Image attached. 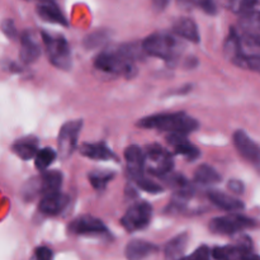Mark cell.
<instances>
[{
  "mask_svg": "<svg viewBox=\"0 0 260 260\" xmlns=\"http://www.w3.org/2000/svg\"><path fill=\"white\" fill-rule=\"evenodd\" d=\"M194 180L196 183L201 185H213L221 182V175L215 168H212L211 165L203 164L196 170Z\"/></svg>",
  "mask_w": 260,
  "mask_h": 260,
  "instance_id": "obj_23",
  "label": "cell"
},
{
  "mask_svg": "<svg viewBox=\"0 0 260 260\" xmlns=\"http://www.w3.org/2000/svg\"><path fill=\"white\" fill-rule=\"evenodd\" d=\"M137 126L142 127V128L167 131L169 134L188 135L196 131L200 123L197 119L188 116L184 112H175V113H159L145 117L137 122Z\"/></svg>",
  "mask_w": 260,
  "mask_h": 260,
  "instance_id": "obj_2",
  "label": "cell"
},
{
  "mask_svg": "<svg viewBox=\"0 0 260 260\" xmlns=\"http://www.w3.org/2000/svg\"><path fill=\"white\" fill-rule=\"evenodd\" d=\"M208 200L216 207L221 208V210L230 211V212L244 210V207H245L244 202H241L240 200L233 197V196L226 194V193L218 192V190H211V192H208Z\"/></svg>",
  "mask_w": 260,
  "mask_h": 260,
  "instance_id": "obj_17",
  "label": "cell"
},
{
  "mask_svg": "<svg viewBox=\"0 0 260 260\" xmlns=\"http://www.w3.org/2000/svg\"><path fill=\"white\" fill-rule=\"evenodd\" d=\"M228 188L234 194H243L244 193V183L238 179H231L228 183Z\"/></svg>",
  "mask_w": 260,
  "mask_h": 260,
  "instance_id": "obj_34",
  "label": "cell"
},
{
  "mask_svg": "<svg viewBox=\"0 0 260 260\" xmlns=\"http://www.w3.org/2000/svg\"><path fill=\"white\" fill-rule=\"evenodd\" d=\"M240 24L244 30L260 33V2L256 0L248 12L241 14Z\"/></svg>",
  "mask_w": 260,
  "mask_h": 260,
  "instance_id": "obj_22",
  "label": "cell"
},
{
  "mask_svg": "<svg viewBox=\"0 0 260 260\" xmlns=\"http://www.w3.org/2000/svg\"><path fill=\"white\" fill-rule=\"evenodd\" d=\"M188 234H179L174 236L172 240L167 243L164 248V254L167 259H178L184 255V251L188 246Z\"/></svg>",
  "mask_w": 260,
  "mask_h": 260,
  "instance_id": "obj_21",
  "label": "cell"
},
{
  "mask_svg": "<svg viewBox=\"0 0 260 260\" xmlns=\"http://www.w3.org/2000/svg\"><path fill=\"white\" fill-rule=\"evenodd\" d=\"M2 30L8 38L14 40L17 37V27L12 19H4L2 22Z\"/></svg>",
  "mask_w": 260,
  "mask_h": 260,
  "instance_id": "obj_32",
  "label": "cell"
},
{
  "mask_svg": "<svg viewBox=\"0 0 260 260\" xmlns=\"http://www.w3.org/2000/svg\"><path fill=\"white\" fill-rule=\"evenodd\" d=\"M35 256L40 260H50V259H52L53 254H52V250H51V249L46 248V246H41V248L36 249Z\"/></svg>",
  "mask_w": 260,
  "mask_h": 260,
  "instance_id": "obj_35",
  "label": "cell"
},
{
  "mask_svg": "<svg viewBox=\"0 0 260 260\" xmlns=\"http://www.w3.org/2000/svg\"><path fill=\"white\" fill-rule=\"evenodd\" d=\"M41 55V48L38 42L36 41L35 36L29 30H25L20 37V51H19V57L23 63H29L36 62Z\"/></svg>",
  "mask_w": 260,
  "mask_h": 260,
  "instance_id": "obj_12",
  "label": "cell"
},
{
  "mask_svg": "<svg viewBox=\"0 0 260 260\" xmlns=\"http://www.w3.org/2000/svg\"><path fill=\"white\" fill-rule=\"evenodd\" d=\"M142 50L165 61H174L182 52L183 45L172 33L156 32L142 42Z\"/></svg>",
  "mask_w": 260,
  "mask_h": 260,
  "instance_id": "obj_3",
  "label": "cell"
},
{
  "mask_svg": "<svg viewBox=\"0 0 260 260\" xmlns=\"http://www.w3.org/2000/svg\"><path fill=\"white\" fill-rule=\"evenodd\" d=\"M211 256V251L207 246H201L198 248L194 253L190 255V258L193 259H208Z\"/></svg>",
  "mask_w": 260,
  "mask_h": 260,
  "instance_id": "obj_36",
  "label": "cell"
},
{
  "mask_svg": "<svg viewBox=\"0 0 260 260\" xmlns=\"http://www.w3.org/2000/svg\"><path fill=\"white\" fill-rule=\"evenodd\" d=\"M241 52H243V50H241V36H239L238 32L231 28L230 35L225 42V55L230 60H233Z\"/></svg>",
  "mask_w": 260,
  "mask_h": 260,
  "instance_id": "obj_26",
  "label": "cell"
},
{
  "mask_svg": "<svg viewBox=\"0 0 260 260\" xmlns=\"http://www.w3.org/2000/svg\"><path fill=\"white\" fill-rule=\"evenodd\" d=\"M12 150L22 160H30L38 152V140L35 136L22 137L13 144Z\"/></svg>",
  "mask_w": 260,
  "mask_h": 260,
  "instance_id": "obj_18",
  "label": "cell"
},
{
  "mask_svg": "<svg viewBox=\"0 0 260 260\" xmlns=\"http://www.w3.org/2000/svg\"><path fill=\"white\" fill-rule=\"evenodd\" d=\"M41 179V188H42V194H47V193L56 192L60 189L61 184H62V174L56 170H51V172H46L40 177Z\"/></svg>",
  "mask_w": 260,
  "mask_h": 260,
  "instance_id": "obj_24",
  "label": "cell"
},
{
  "mask_svg": "<svg viewBox=\"0 0 260 260\" xmlns=\"http://www.w3.org/2000/svg\"><path fill=\"white\" fill-rule=\"evenodd\" d=\"M255 2L256 0H229V8L234 13L241 15L245 12H248L255 4Z\"/></svg>",
  "mask_w": 260,
  "mask_h": 260,
  "instance_id": "obj_30",
  "label": "cell"
},
{
  "mask_svg": "<svg viewBox=\"0 0 260 260\" xmlns=\"http://www.w3.org/2000/svg\"><path fill=\"white\" fill-rule=\"evenodd\" d=\"M56 156V151L51 147H45V149L38 150V152L36 154L35 156V165L38 170H45L55 161Z\"/></svg>",
  "mask_w": 260,
  "mask_h": 260,
  "instance_id": "obj_27",
  "label": "cell"
},
{
  "mask_svg": "<svg viewBox=\"0 0 260 260\" xmlns=\"http://www.w3.org/2000/svg\"><path fill=\"white\" fill-rule=\"evenodd\" d=\"M80 152L85 157L93 160H111L116 157L106 142H95V144L86 142L80 146Z\"/></svg>",
  "mask_w": 260,
  "mask_h": 260,
  "instance_id": "obj_20",
  "label": "cell"
},
{
  "mask_svg": "<svg viewBox=\"0 0 260 260\" xmlns=\"http://www.w3.org/2000/svg\"><path fill=\"white\" fill-rule=\"evenodd\" d=\"M234 144L239 154L250 162L258 165L260 162V147L244 131L239 129L234 134Z\"/></svg>",
  "mask_w": 260,
  "mask_h": 260,
  "instance_id": "obj_11",
  "label": "cell"
},
{
  "mask_svg": "<svg viewBox=\"0 0 260 260\" xmlns=\"http://www.w3.org/2000/svg\"><path fill=\"white\" fill-rule=\"evenodd\" d=\"M127 170L132 178L140 177L145 170V151L139 145H131L124 151Z\"/></svg>",
  "mask_w": 260,
  "mask_h": 260,
  "instance_id": "obj_13",
  "label": "cell"
},
{
  "mask_svg": "<svg viewBox=\"0 0 260 260\" xmlns=\"http://www.w3.org/2000/svg\"><path fill=\"white\" fill-rule=\"evenodd\" d=\"M255 221L243 215H228L213 218L210 222V230L217 235H234L245 229L254 228Z\"/></svg>",
  "mask_w": 260,
  "mask_h": 260,
  "instance_id": "obj_6",
  "label": "cell"
},
{
  "mask_svg": "<svg viewBox=\"0 0 260 260\" xmlns=\"http://www.w3.org/2000/svg\"><path fill=\"white\" fill-rule=\"evenodd\" d=\"M135 182H136V184L139 185L140 188H141L142 190H145V192L147 193H152V194H157V193H161L162 190V187L160 184H157L155 180L152 179H149V178L144 177V174L140 175V177H136L134 178Z\"/></svg>",
  "mask_w": 260,
  "mask_h": 260,
  "instance_id": "obj_29",
  "label": "cell"
},
{
  "mask_svg": "<svg viewBox=\"0 0 260 260\" xmlns=\"http://www.w3.org/2000/svg\"><path fill=\"white\" fill-rule=\"evenodd\" d=\"M170 0H152V4H154V8L156 10H164L165 8L168 7Z\"/></svg>",
  "mask_w": 260,
  "mask_h": 260,
  "instance_id": "obj_37",
  "label": "cell"
},
{
  "mask_svg": "<svg viewBox=\"0 0 260 260\" xmlns=\"http://www.w3.org/2000/svg\"><path fill=\"white\" fill-rule=\"evenodd\" d=\"M69 202H70L69 196L56 190V192H51L43 196L38 205V210L46 216H57L68 207Z\"/></svg>",
  "mask_w": 260,
  "mask_h": 260,
  "instance_id": "obj_10",
  "label": "cell"
},
{
  "mask_svg": "<svg viewBox=\"0 0 260 260\" xmlns=\"http://www.w3.org/2000/svg\"><path fill=\"white\" fill-rule=\"evenodd\" d=\"M43 43L46 47V53L53 66L61 70H70L71 69V51L65 37L58 35L41 32Z\"/></svg>",
  "mask_w": 260,
  "mask_h": 260,
  "instance_id": "obj_4",
  "label": "cell"
},
{
  "mask_svg": "<svg viewBox=\"0 0 260 260\" xmlns=\"http://www.w3.org/2000/svg\"><path fill=\"white\" fill-rule=\"evenodd\" d=\"M37 14L42 20L48 23H56V24L68 25L65 15L61 12L60 8L57 7L53 0H46V2H40L37 5Z\"/></svg>",
  "mask_w": 260,
  "mask_h": 260,
  "instance_id": "obj_15",
  "label": "cell"
},
{
  "mask_svg": "<svg viewBox=\"0 0 260 260\" xmlns=\"http://www.w3.org/2000/svg\"><path fill=\"white\" fill-rule=\"evenodd\" d=\"M167 141L169 142V145L174 149L177 154L183 155L188 160H196L201 155L200 150L188 141L184 134H169L167 137Z\"/></svg>",
  "mask_w": 260,
  "mask_h": 260,
  "instance_id": "obj_14",
  "label": "cell"
},
{
  "mask_svg": "<svg viewBox=\"0 0 260 260\" xmlns=\"http://www.w3.org/2000/svg\"><path fill=\"white\" fill-rule=\"evenodd\" d=\"M174 168V159L172 154L157 144L149 145L145 151V169L152 175L164 177L172 173Z\"/></svg>",
  "mask_w": 260,
  "mask_h": 260,
  "instance_id": "obj_5",
  "label": "cell"
},
{
  "mask_svg": "<svg viewBox=\"0 0 260 260\" xmlns=\"http://www.w3.org/2000/svg\"><path fill=\"white\" fill-rule=\"evenodd\" d=\"M159 250L156 245L144 240H132L126 246V256L131 260L144 259Z\"/></svg>",
  "mask_w": 260,
  "mask_h": 260,
  "instance_id": "obj_19",
  "label": "cell"
},
{
  "mask_svg": "<svg viewBox=\"0 0 260 260\" xmlns=\"http://www.w3.org/2000/svg\"><path fill=\"white\" fill-rule=\"evenodd\" d=\"M231 61L239 68L248 69V70L260 74V55H246L241 52Z\"/></svg>",
  "mask_w": 260,
  "mask_h": 260,
  "instance_id": "obj_25",
  "label": "cell"
},
{
  "mask_svg": "<svg viewBox=\"0 0 260 260\" xmlns=\"http://www.w3.org/2000/svg\"><path fill=\"white\" fill-rule=\"evenodd\" d=\"M258 165H259V167H260V162H259V164H258Z\"/></svg>",
  "mask_w": 260,
  "mask_h": 260,
  "instance_id": "obj_39",
  "label": "cell"
},
{
  "mask_svg": "<svg viewBox=\"0 0 260 260\" xmlns=\"http://www.w3.org/2000/svg\"><path fill=\"white\" fill-rule=\"evenodd\" d=\"M69 231L75 235H99L106 233L107 228L99 218L84 215L76 217L69 225Z\"/></svg>",
  "mask_w": 260,
  "mask_h": 260,
  "instance_id": "obj_9",
  "label": "cell"
},
{
  "mask_svg": "<svg viewBox=\"0 0 260 260\" xmlns=\"http://www.w3.org/2000/svg\"><path fill=\"white\" fill-rule=\"evenodd\" d=\"M177 2L178 5H179L180 8H183V9H190L193 3H194V0H177Z\"/></svg>",
  "mask_w": 260,
  "mask_h": 260,
  "instance_id": "obj_38",
  "label": "cell"
},
{
  "mask_svg": "<svg viewBox=\"0 0 260 260\" xmlns=\"http://www.w3.org/2000/svg\"><path fill=\"white\" fill-rule=\"evenodd\" d=\"M173 30H174L175 35L184 38V40L190 41V42L198 43L201 40L200 30H198L197 24H196L194 20L190 19V18H178V19L173 23Z\"/></svg>",
  "mask_w": 260,
  "mask_h": 260,
  "instance_id": "obj_16",
  "label": "cell"
},
{
  "mask_svg": "<svg viewBox=\"0 0 260 260\" xmlns=\"http://www.w3.org/2000/svg\"><path fill=\"white\" fill-rule=\"evenodd\" d=\"M83 127V121L76 119V121L68 122L61 127V131L58 134V154L62 159H68L78 145V137Z\"/></svg>",
  "mask_w": 260,
  "mask_h": 260,
  "instance_id": "obj_8",
  "label": "cell"
},
{
  "mask_svg": "<svg viewBox=\"0 0 260 260\" xmlns=\"http://www.w3.org/2000/svg\"><path fill=\"white\" fill-rule=\"evenodd\" d=\"M135 58V47L132 45H127L118 47L117 50H106L101 52L94 60V65L98 70L106 74L134 78L137 73Z\"/></svg>",
  "mask_w": 260,
  "mask_h": 260,
  "instance_id": "obj_1",
  "label": "cell"
},
{
  "mask_svg": "<svg viewBox=\"0 0 260 260\" xmlns=\"http://www.w3.org/2000/svg\"><path fill=\"white\" fill-rule=\"evenodd\" d=\"M108 38L106 32L103 30H99V32L93 33V35H89L85 40V45L88 48H95L98 46L103 45L106 42V40Z\"/></svg>",
  "mask_w": 260,
  "mask_h": 260,
  "instance_id": "obj_31",
  "label": "cell"
},
{
  "mask_svg": "<svg viewBox=\"0 0 260 260\" xmlns=\"http://www.w3.org/2000/svg\"><path fill=\"white\" fill-rule=\"evenodd\" d=\"M114 178V173L106 170H94L89 174V182L95 189H104L109 182Z\"/></svg>",
  "mask_w": 260,
  "mask_h": 260,
  "instance_id": "obj_28",
  "label": "cell"
},
{
  "mask_svg": "<svg viewBox=\"0 0 260 260\" xmlns=\"http://www.w3.org/2000/svg\"><path fill=\"white\" fill-rule=\"evenodd\" d=\"M152 217V207L147 202H139L131 206L122 217L121 223L128 233L144 230Z\"/></svg>",
  "mask_w": 260,
  "mask_h": 260,
  "instance_id": "obj_7",
  "label": "cell"
},
{
  "mask_svg": "<svg viewBox=\"0 0 260 260\" xmlns=\"http://www.w3.org/2000/svg\"><path fill=\"white\" fill-rule=\"evenodd\" d=\"M197 4L207 14L215 15L217 13V4L215 0H197Z\"/></svg>",
  "mask_w": 260,
  "mask_h": 260,
  "instance_id": "obj_33",
  "label": "cell"
}]
</instances>
